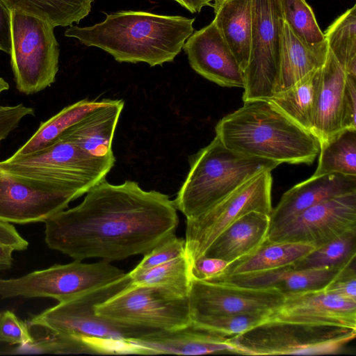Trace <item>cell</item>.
<instances>
[{"label": "cell", "mask_w": 356, "mask_h": 356, "mask_svg": "<svg viewBox=\"0 0 356 356\" xmlns=\"http://www.w3.org/2000/svg\"><path fill=\"white\" fill-rule=\"evenodd\" d=\"M186 255L185 239L175 233L163 238L145 254L135 269H147Z\"/></svg>", "instance_id": "d590c367"}, {"label": "cell", "mask_w": 356, "mask_h": 356, "mask_svg": "<svg viewBox=\"0 0 356 356\" xmlns=\"http://www.w3.org/2000/svg\"><path fill=\"white\" fill-rule=\"evenodd\" d=\"M13 251L11 248L0 244V270H8L12 267Z\"/></svg>", "instance_id": "ee69618b"}, {"label": "cell", "mask_w": 356, "mask_h": 356, "mask_svg": "<svg viewBox=\"0 0 356 356\" xmlns=\"http://www.w3.org/2000/svg\"><path fill=\"white\" fill-rule=\"evenodd\" d=\"M284 21L302 41L309 44L325 40L311 7L305 0H282Z\"/></svg>", "instance_id": "836d02e7"}, {"label": "cell", "mask_w": 356, "mask_h": 356, "mask_svg": "<svg viewBox=\"0 0 356 356\" xmlns=\"http://www.w3.org/2000/svg\"><path fill=\"white\" fill-rule=\"evenodd\" d=\"M270 227V215L249 212L229 225L204 255L231 263L258 248L267 238Z\"/></svg>", "instance_id": "7402d4cb"}, {"label": "cell", "mask_w": 356, "mask_h": 356, "mask_svg": "<svg viewBox=\"0 0 356 356\" xmlns=\"http://www.w3.org/2000/svg\"><path fill=\"white\" fill-rule=\"evenodd\" d=\"M324 289L328 292L356 301L355 260L344 266Z\"/></svg>", "instance_id": "74e56055"}, {"label": "cell", "mask_w": 356, "mask_h": 356, "mask_svg": "<svg viewBox=\"0 0 356 356\" xmlns=\"http://www.w3.org/2000/svg\"><path fill=\"white\" fill-rule=\"evenodd\" d=\"M113 167L62 139L38 152L0 161V168L15 176L60 186L81 195L105 180Z\"/></svg>", "instance_id": "52a82bcc"}, {"label": "cell", "mask_w": 356, "mask_h": 356, "mask_svg": "<svg viewBox=\"0 0 356 356\" xmlns=\"http://www.w3.org/2000/svg\"><path fill=\"white\" fill-rule=\"evenodd\" d=\"M129 273L136 285L161 286L182 295L188 294L191 274L186 255L150 268H134Z\"/></svg>", "instance_id": "1f68e13d"}, {"label": "cell", "mask_w": 356, "mask_h": 356, "mask_svg": "<svg viewBox=\"0 0 356 356\" xmlns=\"http://www.w3.org/2000/svg\"><path fill=\"white\" fill-rule=\"evenodd\" d=\"M34 338L25 321L19 319L13 312L6 310L0 313V342L27 346Z\"/></svg>", "instance_id": "8d00e7d4"}, {"label": "cell", "mask_w": 356, "mask_h": 356, "mask_svg": "<svg viewBox=\"0 0 356 356\" xmlns=\"http://www.w3.org/2000/svg\"><path fill=\"white\" fill-rule=\"evenodd\" d=\"M228 264L222 259L203 255L191 264V274L198 280L209 281L219 275Z\"/></svg>", "instance_id": "60d3db41"}, {"label": "cell", "mask_w": 356, "mask_h": 356, "mask_svg": "<svg viewBox=\"0 0 356 356\" xmlns=\"http://www.w3.org/2000/svg\"><path fill=\"white\" fill-rule=\"evenodd\" d=\"M90 26H72L65 35L96 47L120 63H146L151 67L173 61L193 33L195 18L122 10L106 14Z\"/></svg>", "instance_id": "7a4b0ae2"}, {"label": "cell", "mask_w": 356, "mask_h": 356, "mask_svg": "<svg viewBox=\"0 0 356 356\" xmlns=\"http://www.w3.org/2000/svg\"><path fill=\"white\" fill-rule=\"evenodd\" d=\"M282 0H252V24L248 64L243 71V102L269 99L280 76Z\"/></svg>", "instance_id": "7c38bea8"}, {"label": "cell", "mask_w": 356, "mask_h": 356, "mask_svg": "<svg viewBox=\"0 0 356 356\" xmlns=\"http://www.w3.org/2000/svg\"><path fill=\"white\" fill-rule=\"evenodd\" d=\"M11 48V10L0 0V50L10 54Z\"/></svg>", "instance_id": "7bdbcfd3"}, {"label": "cell", "mask_w": 356, "mask_h": 356, "mask_svg": "<svg viewBox=\"0 0 356 356\" xmlns=\"http://www.w3.org/2000/svg\"><path fill=\"white\" fill-rule=\"evenodd\" d=\"M323 33L329 50L345 74L356 78V5L338 17Z\"/></svg>", "instance_id": "4dcf8cb0"}, {"label": "cell", "mask_w": 356, "mask_h": 356, "mask_svg": "<svg viewBox=\"0 0 356 356\" xmlns=\"http://www.w3.org/2000/svg\"><path fill=\"white\" fill-rule=\"evenodd\" d=\"M271 312H250L211 317H199L191 319V323L202 329L218 334L231 337L269 320Z\"/></svg>", "instance_id": "e575fe53"}, {"label": "cell", "mask_w": 356, "mask_h": 356, "mask_svg": "<svg viewBox=\"0 0 356 356\" xmlns=\"http://www.w3.org/2000/svg\"><path fill=\"white\" fill-rule=\"evenodd\" d=\"M280 162L247 156L227 148L216 136L190 159V170L175 200L177 210L194 218L221 201L257 175Z\"/></svg>", "instance_id": "5b68a950"}, {"label": "cell", "mask_w": 356, "mask_h": 356, "mask_svg": "<svg viewBox=\"0 0 356 356\" xmlns=\"http://www.w3.org/2000/svg\"><path fill=\"white\" fill-rule=\"evenodd\" d=\"M125 274L108 261L86 264L74 260L17 278H0V297L51 298L60 302L105 286Z\"/></svg>", "instance_id": "30bf717a"}, {"label": "cell", "mask_w": 356, "mask_h": 356, "mask_svg": "<svg viewBox=\"0 0 356 356\" xmlns=\"http://www.w3.org/2000/svg\"><path fill=\"white\" fill-rule=\"evenodd\" d=\"M9 89V84L2 77H0V95L2 92Z\"/></svg>", "instance_id": "bcb514c9"}, {"label": "cell", "mask_w": 356, "mask_h": 356, "mask_svg": "<svg viewBox=\"0 0 356 356\" xmlns=\"http://www.w3.org/2000/svg\"><path fill=\"white\" fill-rule=\"evenodd\" d=\"M213 20L243 72L250 57L252 0H222Z\"/></svg>", "instance_id": "d4e9b609"}, {"label": "cell", "mask_w": 356, "mask_h": 356, "mask_svg": "<svg viewBox=\"0 0 356 356\" xmlns=\"http://www.w3.org/2000/svg\"><path fill=\"white\" fill-rule=\"evenodd\" d=\"M0 244L11 248L14 251L25 250L29 246L26 241L15 227L0 220Z\"/></svg>", "instance_id": "b9f144b4"}, {"label": "cell", "mask_w": 356, "mask_h": 356, "mask_svg": "<svg viewBox=\"0 0 356 356\" xmlns=\"http://www.w3.org/2000/svg\"><path fill=\"white\" fill-rule=\"evenodd\" d=\"M346 266L296 269L289 265L259 272L219 276L208 282H222L253 288H275L286 296L325 288Z\"/></svg>", "instance_id": "44dd1931"}, {"label": "cell", "mask_w": 356, "mask_h": 356, "mask_svg": "<svg viewBox=\"0 0 356 356\" xmlns=\"http://www.w3.org/2000/svg\"><path fill=\"white\" fill-rule=\"evenodd\" d=\"M355 336L353 328L268 320L227 341L240 355H314L337 353Z\"/></svg>", "instance_id": "8992f818"}, {"label": "cell", "mask_w": 356, "mask_h": 356, "mask_svg": "<svg viewBox=\"0 0 356 356\" xmlns=\"http://www.w3.org/2000/svg\"><path fill=\"white\" fill-rule=\"evenodd\" d=\"M271 188V171H264L204 213L186 218L185 249L190 265L203 256L214 240L240 217L251 211L270 216Z\"/></svg>", "instance_id": "8fae6325"}, {"label": "cell", "mask_w": 356, "mask_h": 356, "mask_svg": "<svg viewBox=\"0 0 356 356\" xmlns=\"http://www.w3.org/2000/svg\"><path fill=\"white\" fill-rule=\"evenodd\" d=\"M341 129H356V78L346 74L343 88Z\"/></svg>", "instance_id": "ab89813d"}, {"label": "cell", "mask_w": 356, "mask_h": 356, "mask_svg": "<svg viewBox=\"0 0 356 356\" xmlns=\"http://www.w3.org/2000/svg\"><path fill=\"white\" fill-rule=\"evenodd\" d=\"M80 196L75 191L15 176L0 168L1 221L44 222Z\"/></svg>", "instance_id": "4fadbf2b"}, {"label": "cell", "mask_w": 356, "mask_h": 356, "mask_svg": "<svg viewBox=\"0 0 356 356\" xmlns=\"http://www.w3.org/2000/svg\"><path fill=\"white\" fill-rule=\"evenodd\" d=\"M179 3L181 6L186 8L191 13H199L202 8L205 6H210L211 4L208 0H173Z\"/></svg>", "instance_id": "f6af8a7d"}, {"label": "cell", "mask_w": 356, "mask_h": 356, "mask_svg": "<svg viewBox=\"0 0 356 356\" xmlns=\"http://www.w3.org/2000/svg\"><path fill=\"white\" fill-rule=\"evenodd\" d=\"M269 320L356 329V301L323 289L285 296Z\"/></svg>", "instance_id": "e0dca14e"}, {"label": "cell", "mask_w": 356, "mask_h": 356, "mask_svg": "<svg viewBox=\"0 0 356 356\" xmlns=\"http://www.w3.org/2000/svg\"><path fill=\"white\" fill-rule=\"evenodd\" d=\"M183 49L202 76L221 86L243 88V72L213 21L193 33Z\"/></svg>", "instance_id": "2e32d148"}, {"label": "cell", "mask_w": 356, "mask_h": 356, "mask_svg": "<svg viewBox=\"0 0 356 356\" xmlns=\"http://www.w3.org/2000/svg\"><path fill=\"white\" fill-rule=\"evenodd\" d=\"M11 11L24 13L56 26H72L86 17L93 0H1Z\"/></svg>", "instance_id": "f1b7e54d"}, {"label": "cell", "mask_w": 356, "mask_h": 356, "mask_svg": "<svg viewBox=\"0 0 356 356\" xmlns=\"http://www.w3.org/2000/svg\"><path fill=\"white\" fill-rule=\"evenodd\" d=\"M95 313L120 325L155 332L172 330L191 323L188 297L161 286L131 283L97 305Z\"/></svg>", "instance_id": "ba28073f"}, {"label": "cell", "mask_w": 356, "mask_h": 356, "mask_svg": "<svg viewBox=\"0 0 356 356\" xmlns=\"http://www.w3.org/2000/svg\"><path fill=\"white\" fill-rule=\"evenodd\" d=\"M315 248L307 243L277 242L267 237L252 252L229 263L216 277L259 272L292 265Z\"/></svg>", "instance_id": "484cf974"}, {"label": "cell", "mask_w": 356, "mask_h": 356, "mask_svg": "<svg viewBox=\"0 0 356 356\" xmlns=\"http://www.w3.org/2000/svg\"><path fill=\"white\" fill-rule=\"evenodd\" d=\"M178 222L168 195L145 191L134 181L104 180L88 191L81 204L44 222V241L74 260H122L144 255L175 233Z\"/></svg>", "instance_id": "6da1fadb"}, {"label": "cell", "mask_w": 356, "mask_h": 356, "mask_svg": "<svg viewBox=\"0 0 356 356\" xmlns=\"http://www.w3.org/2000/svg\"><path fill=\"white\" fill-rule=\"evenodd\" d=\"M346 74L328 50L321 70L312 134L319 143L341 130L342 100Z\"/></svg>", "instance_id": "603a6c76"}, {"label": "cell", "mask_w": 356, "mask_h": 356, "mask_svg": "<svg viewBox=\"0 0 356 356\" xmlns=\"http://www.w3.org/2000/svg\"><path fill=\"white\" fill-rule=\"evenodd\" d=\"M111 99H82L63 108L41 122L32 136L12 156H24L43 150L56 143L62 134L91 111L110 103Z\"/></svg>", "instance_id": "4316f807"}, {"label": "cell", "mask_w": 356, "mask_h": 356, "mask_svg": "<svg viewBox=\"0 0 356 356\" xmlns=\"http://www.w3.org/2000/svg\"><path fill=\"white\" fill-rule=\"evenodd\" d=\"M328 50L326 40L318 44H307L284 21L281 31L280 76L275 94L289 89L309 72L321 69Z\"/></svg>", "instance_id": "cb8c5ba5"}, {"label": "cell", "mask_w": 356, "mask_h": 356, "mask_svg": "<svg viewBox=\"0 0 356 356\" xmlns=\"http://www.w3.org/2000/svg\"><path fill=\"white\" fill-rule=\"evenodd\" d=\"M228 337L198 327L192 323L172 330L132 339L126 343L123 355L175 354L198 355L222 353H236Z\"/></svg>", "instance_id": "ac0fdd59"}, {"label": "cell", "mask_w": 356, "mask_h": 356, "mask_svg": "<svg viewBox=\"0 0 356 356\" xmlns=\"http://www.w3.org/2000/svg\"><path fill=\"white\" fill-rule=\"evenodd\" d=\"M355 257L356 230L316 248L291 266L296 269L341 267L355 260Z\"/></svg>", "instance_id": "d6a6232c"}, {"label": "cell", "mask_w": 356, "mask_h": 356, "mask_svg": "<svg viewBox=\"0 0 356 356\" xmlns=\"http://www.w3.org/2000/svg\"><path fill=\"white\" fill-rule=\"evenodd\" d=\"M27 115H34V109L22 104L0 106V142L6 139Z\"/></svg>", "instance_id": "f35d334b"}, {"label": "cell", "mask_w": 356, "mask_h": 356, "mask_svg": "<svg viewBox=\"0 0 356 356\" xmlns=\"http://www.w3.org/2000/svg\"><path fill=\"white\" fill-rule=\"evenodd\" d=\"M54 29L42 19L11 11L10 65L19 92L33 95L55 82L59 47Z\"/></svg>", "instance_id": "9c48e42d"}, {"label": "cell", "mask_w": 356, "mask_h": 356, "mask_svg": "<svg viewBox=\"0 0 356 356\" xmlns=\"http://www.w3.org/2000/svg\"><path fill=\"white\" fill-rule=\"evenodd\" d=\"M124 106L122 99H111L70 127L60 139L71 142L90 156L114 165L112 143Z\"/></svg>", "instance_id": "ffe728a7"}, {"label": "cell", "mask_w": 356, "mask_h": 356, "mask_svg": "<svg viewBox=\"0 0 356 356\" xmlns=\"http://www.w3.org/2000/svg\"><path fill=\"white\" fill-rule=\"evenodd\" d=\"M356 230V191L315 204L269 231L268 238L277 242L307 243L318 248Z\"/></svg>", "instance_id": "5bb4252c"}, {"label": "cell", "mask_w": 356, "mask_h": 356, "mask_svg": "<svg viewBox=\"0 0 356 356\" xmlns=\"http://www.w3.org/2000/svg\"><path fill=\"white\" fill-rule=\"evenodd\" d=\"M131 283V277L127 273L105 286L60 302L26 322L30 329H38L44 335L81 339L92 346L96 355H122L128 340L157 332L118 324L97 315L95 308Z\"/></svg>", "instance_id": "277c9868"}, {"label": "cell", "mask_w": 356, "mask_h": 356, "mask_svg": "<svg viewBox=\"0 0 356 356\" xmlns=\"http://www.w3.org/2000/svg\"><path fill=\"white\" fill-rule=\"evenodd\" d=\"M356 191V176L331 173L313 175L285 192L270 216V230L307 209L334 197Z\"/></svg>", "instance_id": "d6986e66"}, {"label": "cell", "mask_w": 356, "mask_h": 356, "mask_svg": "<svg viewBox=\"0 0 356 356\" xmlns=\"http://www.w3.org/2000/svg\"><path fill=\"white\" fill-rule=\"evenodd\" d=\"M209 3L211 4V6L213 8V10H215L218 5L221 3L222 0H208Z\"/></svg>", "instance_id": "7dc6e473"}, {"label": "cell", "mask_w": 356, "mask_h": 356, "mask_svg": "<svg viewBox=\"0 0 356 356\" xmlns=\"http://www.w3.org/2000/svg\"><path fill=\"white\" fill-rule=\"evenodd\" d=\"M191 319L250 312H273L285 296L275 288H253L191 276L188 294Z\"/></svg>", "instance_id": "9a60e30c"}, {"label": "cell", "mask_w": 356, "mask_h": 356, "mask_svg": "<svg viewBox=\"0 0 356 356\" xmlns=\"http://www.w3.org/2000/svg\"><path fill=\"white\" fill-rule=\"evenodd\" d=\"M216 136L229 149L247 156L289 163L314 162L320 143L267 99L244 102L216 125Z\"/></svg>", "instance_id": "3957f363"}, {"label": "cell", "mask_w": 356, "mask_h": 356, "mask_svg": "<svg viewBox=\"0 0 356 356\" xmlns=\"http://www.w3.org/2000/svg\"><path fill=\"white\" fill-rule=\"evenodd\" d=\"M321 70L309 72L289 89L268 99L298 125L312 133Z\"/></svg>", "instance_id": "83f0119b"}, {"label": "cell", "mask_w": 356, "mask_h": 356, "mask_svg": "<svg viewBox=\"0 0 356 356\" xmlns=\"http://www.w3.org/2000/svg\"><path fill=\"white\" fill-rule=\"evenodd\" d=\"M318 165L313 175L356 176V129H343L320 143Z\"/></svg>", "instance_id": "f546056e"}]
</instances>
